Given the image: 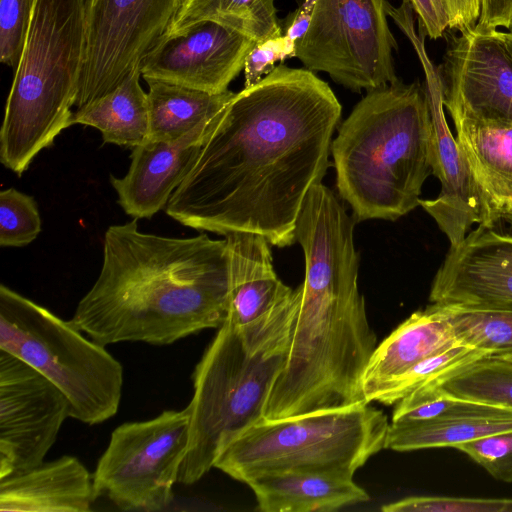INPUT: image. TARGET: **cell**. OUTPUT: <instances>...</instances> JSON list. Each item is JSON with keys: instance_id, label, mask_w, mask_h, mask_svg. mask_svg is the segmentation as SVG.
I'll return each instance as SVG.
<instances>
[{"instance_id": "cell-1", "label": "cell", "mask_w": 512, "mask_h": 512, "mask_svg": "<svg viewBox=\"0 0 512 512\" xmlns=\"http://www.w3.org/2000/svg\"><path fill=\"white\" fill-rule=\"evenodd\" d=\"M341 113L313 71L277 65L218 114L167 215L199 231L251 232L280 248L294 244L303 201L329 167Z\"/></svg>"}, {"instance_id": "cell-12", "label": "cell", "mask_w": 512, "mask_h": 512, "mask_svg": "<svg viewBox=\"0 0 512 512\" xmlns=\"http://www.w3.org/2000/svg\"><path fill=\"white\" fill-rule=\"evenodd\" d=\"M67 417L61 390L0 349V478L42 463Z\"/></svg>"}, {"instance_id": "cell-38", "label": "cell", "mask_w": 512, "mask_h": 512, "mask_svg": "<svg viewBox=\"0 0 512 512\" xmlns=\"http://www.w3.org/2000/svg\"><path fill=\"white\" fill-rule=\"evenodd\" d=\"M500 38L502 39L506 49L512 57V30L508 32L498 31Z\"/></svg>"}, {"instance_id": "cell-10", "label": "cell", "mask_w": 512, "mask_h": 512, "mask_svg": "<svg viewBox=\"0 0 512 512\" xmlns=\"http://www.w3.org/2000/svg\"><path fill=\"white\" fill-rule=\"evenodd\" d=\"M189 430L188 406L115 428L92 474L97 497L105 495L125 511L166 509L188 449Z\"/></svg>"}, {"instance_id": "cell-6", "label": "cell", "mask_w": 512, "mask_h": 512, "mask_svg": "<svg viewBox=\"0 0 512 512\" xmlns=\"http://www.w3.org/2000/svg\"><path fill=\"white\" fill-rule=\"evenodd\" d=\"M84 0H36L0 131V159L17 175L72 125L84 59Z\"/></svg>"}, {"instance_id": "cell-13", "label": "cell", "mask_w": 512, "mask_h": 512, "mask_svg": "<svg viewBox=\"0 0 512 512\" xmlns=\"http://www.w3.org/2000/svg\"><path fill=\"white\" fill-rule=\"evenodd\" d=\"M436 78L451 117L512 125V57L498 30L453 36Z\"/></svg>"}, {"instance_id": "cell-22", "label": "cell", "mask_w": 512, "mask_h": 512, "mask_svg": "<svg viewBox=\"0 0 512 512\" xmlns=\"http://www.w3.org/2000/svg\"><path fill=\"white\" fill-rule=\"evenodd\" d=\"M263 512H329L367 502L353 475L289 471L259 475L246 483Z\"/></svg>"}, {"instance_id": "cell-20", "label": "cell", "mask_w": 512, "mask_h": 512, "mask_svg": "<svg viewBox=\"0 0 512 512\" xmlns=\"http://www.w3.org/2000/svg\"><path fill=\"white\" fill-rule=\"evenodd\" d=\"M460 344L436 305L415 311L375 348L362 377L364 401L417 363Z\"/></svg>"}, {"instance_id": "cell-23", "label": "cell", "mask_w": 512, "mask_h": 512, "mask_svg": "<svg viewBox=\"0 0 512 512\" xmlns=\"http://www.w3.org/2000/svg\"><path fill=\"white\" fill-rule=\"evenodd\" d=\"M451 118L490 210V224L497 213L512 207V125Z\"/></svg>"}, {"instance_id": "cell-35", "label": "cell", "mask_w": 512, "mask_h": 512, "mask_svg": "<svg viewBox=\"0 0 512 512\" xmlns=\"http://www.w3.org/2000/svg\"><path fill=\"white\" fill-rule=\"evenodd\" d=\"M417 15L419 27L430 39L441 38L450 27L447 0H404Z\"/></svg>"}, {"instance_id": "cell-15", "label": "cell", "mask_w": 512, "mask_h": 512, "mask_svg": "<svg viewBox=\"0 0 512 512\" xmlns=\"http://www.w3.org/2000/svg\"><path fill=\"white\" fill-rule=\"evenodd\" d=\"M429 301L512 309V236L480 224L450 246L432 281Z\"/></svg>"}, {"instance_id": "cell-7", "label": "cell", "mask_w": 512, "mask_h": 512, "mask_svg": "<svg viewBox=\"0 0 512 512\" xmlns=\"http://www.w3.org/2000/svg\"><path fill=\"white\" fill-rule=\"evenodd\" d=\"M386 414L370 403L260 420L219 451L214 467L247 483L268 473L332 472L353 475L385 448Z\"/></svg>"}, {"instance_id": "cell-33", "label": "cell", "mask_w": 512, "mask_h": 512, "mask_svg": "<svg viewBox=\"0 0 512 512\" xmlns=\"http://www.w3.org/2000/svg\"><path fill=\"white\" fill-rule=\"evenodd\" d=\"M493 478L512 483V430L455 446Z\"/></svg>"}, {"instance_id": "cell-16", "label": "cell", "mask_w": 512, "mask_h": 512, "mask_svg": "<svg viewBox=\"0 0 512 512\" xmlns=\"http://www.w3.org/2000/svg\"><path fill=\"white\" fill-rule=\"evenodd\" d=\"M431 112V167L441 184L434 199L419 205L435 220L450 246L460 243L474 225H488L490 210L465 151L447 124L437 78L427 85Z\"/></svg>"}, {"instance_id": "cell-24", "label": "cell", "mask_w": 512, "mask_h": 512, "mask_svg": "<svg viewBox=\"0 0 512 512\" xmlns=\"http://www.w3.org/2000/svg\"><path fill=\"white\" fill-rule=\"evenodd\" d=\"M135 68L115 89L73 112L72 125L98 129L105 143L136 147L150 138L148 96Z\"/></svg>"}, {"instance_id": "cell-3", "label": "cell", "mask_w": 512, "mask_h": 512, "mask_svg": "<svg viewBox=\"0 0 512 512\" xmlns=\"http://www.w3.org/2000/svg\"><path fill=\"white\" fill-rule=\"evenodd\" d=\"M226 240L143 233L137 219L108 227L103 262L68 321L101 344L168 345L228 317Z\"/></svg>"}, {"instance_id": "cell-21", "label": "cell", "mask_w": 512, "mask_h": 512, "mask_svg": "<svg viewBox=\"0 0 512 512\" xmlns=\"http://www.w3.org/2000/svg\"><path fill=\"white\" fill-rule=\"evenodd\" d=\"M512 430V408L455 397L440 415L419 422L390 423L385 448L398 452L455 448Z\"/></svg>"}, {"instance_id": "cell-39", "label": "cell", "mask_w": 512, "mask_h": 512, "mask_svg": "<svg viewBox=\"0 0 512 512\" xmlns=\"http://www.w3.org/2000/svg\"><path fill=\"white\" fill-rule=\"evenodd\" d=\"M497 358H501V359L512 361V353L511 354L497 356Z\"/></svg>"}, {"instance_id": "cell-17", "label": "cell", "mask_w": 512, "mask_h": 512, "mask_svg": "<svg viewBox=\"0 0 512 512\" xmlns=\"http://www.w3.org/2000/svg\"><path fill=\"white\" fill-rule=\"evenodd\" d=\"M216 117L179 139H149L133 148L126 175L121 178L110 176L117 202L127 215L134 219L151 218L166 207L189 172Z\"/></svg>"}, {"instance_id": "cell-36", "label": "cell", "mask_w": 512, "mask_h": 512, "mask_svg": "<svg viewBox=\"0 0 512 512\" xmlns=\"http://www.w3.org/2000/svg\"><path fill=\"white\" fill-rule=\"evenodd\" d=\"M512 28V0H481V11L475 28L493 31Z\"/></svg>"}, {"instance_id": "cell-19", "label": "cell", "mask_w": 512, "mask_h": 512, "mask_svg": "<svg viewBox=\"0 0 512 512\" xmlns=\"http://www.w3.org/2000/svg\"><path fill=\"white\" fill-rule=\"evenodd\" d=\"M225 240L229 260L227 319L243 326L265 315L294 289L278 278L271 244L264 236L236 231L226 234Z\"/></svg>"}, {"instance_id": "cell-32", "label": "cell", "mask_w": 512, "mask_h": 512, "mask_svg": "<svg viewBox=\"0 0 512 512\" xmlns=\"http://www.w3.org/2000/svg\"><path fill=\"white\" fill-rule=\"evenodd\" d=\"M36 0H0V60L17 68Z\"/></svg>"}, {"instance_id": "cell-31", "label": "cell", "mask_w": 512, "mask_h": 512, "mask_svg": "<svg viewBox=\"0 0 512 512\" xmlns=\"http://www.w3.org/2000/svg\"><path fill=\"white\" fill-rule=\"evenodd\" d=\"M384 512H512L511 498L411 496L381 507Z\"/></svg>"}, {"instance_id": "cell-37", "label": "cell", "mask_w": 512, "mask_h": 512, "mask_svg": "<svg viewBox=\"0 0 512 512\" xmlns=\"http://www.w3.org/2000/svg\"><path fill=\"white\" fill-rule=\"evenodd\" d=\"M450 27L459 32L474 27L480 17L481 0H447Z\"/></svg>"}, {"instance_id": "cell-30", "label": "cell", "mask_w": 512, "mask_h": 512, "mask_svg": "<svg viewBox=\"0 0 512 512\" xmlns=\"http://www.w3.org/2000/svg\"><path fill=\"white\" fill-rule=\"evenodd\" d=\"M41 219L34 198L14 188L0 192V245L21 247L36 239Z\"/></svg>"}, {"instance_id": "cell-14", "label": "cell", "mask_w": 512, "mask_h": 512, "mask_svg": "<svg viewBox=\"0 0 512 512\" xmlns=\"http://www.w3.org/2000/svg\"><path fill=\"white\" fill-rule=\"evenodd\" d=\"M254 40L213 21L196 23L166 36L143 58V78L157 79L210 93L228 90L244 69Z\"/></svg>"}, {"instance_id": "cell-27", "label": "cell", "mask_w": 512, "mask_h": 512, "mask_svg": "<svg viewBox=\"0 0 512 512\" xmlns=\"http://www.w3.org/2000/svg\"><path fill=\"white\" fill-rule=\"evenodd\" d=\"M434 305L451 324L461 344L483 350L490 357L512 353L511 308Z\"/></svg>"}, {"instance_id": "cell-18", "label": "cell", "mask_w": 512, "mask_h": 512, "mask_svg": "<svg viewBox=\"0 0 512 512\" xmlns=\"http://www.w3.org/2000/svg\"><path fill=\"white\" fill-rule=\"evenodd\" d=\"M96 498L93 475L73 456L0 478L1 512H87Z\"/></svg>"}, {"instance_id": "cell-5", "label": "cell", "mask_w": 512, "mask_h": 512, "mask_svg": "<svg viewBox=\"0 0 512 512\" xmlns=\"http://www.w3.org/2000/svg\"><path fill=\"white\" fill-rule=\"evenodd\" d=\"M301 286L257 320L238 326L226 319L195 366L189 443L178 482L199 481L221 448L263 419V410L286 365Z\"/></svg>"}, {"instance_id": "cell-29", "label": "cell", "mask_w": 512, "mask_h": 512, "mask_svg": "<svg viewBox=\"0 0 512 512\" xmlns=\"http://www.w3.org/2000/svg\"><path fill=\"white\" fill-rule=\"evenodd\" d=\"M485 357L490 355L483 350L463 344L457 345L417 363L389 380L370 396L367 403L396 404L428 382Z\"/></svg>"}, {"instance_id": "cell-11", "label": "cell", "mask_w": 512, "mask_h": 512, "mask_svg": "<svg viewBox=\"0 0 512 512\" xmlns=\"http://www.w3.org/2000/svg\"><path fill=\"white\" fill-rule=\"evenodd\" d=\"M185 0H84L85 48L75 106L115 89L166 35Z\"/></svg>"}, {"instance_id": "cell-34", "label": "cell", "mask_w": 512, "mask_h": 512, "mask_svg": "<svg viewBox=\"0 0 512 512\" xmlns=\"http://www.w3.org/2000/svg\"><path fill=\"white\" fill-rule=\"evenodd\" d=\"M295 50V44L284 32L280 36L257 43L245 59L244 88L259 83L275 69L277 61L295 57Z\"/></svg>"}, {"instance_id": "cell-9", "label": "cell", "mask_w": 512, "mask_h": 512, "mask_svg": "<svg viewBox=\"0 0 512 512\" xmlns=\"http://www.w3.org/2000/svg\"><path fill=\"white\" fill-rule=\"evenodd\" d=\"M387 13L385 0H315L295 57L353 92L393 84L398 45Z\"/></svg>"}, {"instance_id": "cell-8", "label": "cell", "mask_w": 512, "mask_h": 512, "mask_svg": "<svg viewBox=\"0 0 512 512\" xmlns=\"http://www.w3.org/2000/svg\"><path fill=\"white\" fill-rule=\"evenodd\" d=\"M0 349L57 386L68 399L70 417L94 425L117 413L123 387L121 363L104 345L3 284Z\"/></svg>"}, {"instance_id": "cell-28", "label": "cell", "mask_w": 512, "mask_h": 512, "mask_svg": "<svg viewBox=\"0 0 512 512\" xmlns=\"http://www.w3.org/2000/svg\"><path fill=\"white\" fill-rule=\"evenodd\" d=\"M430 382L454 397L512 408L509 360L485 357Z\"/></svg>"}, {"instance_id": "cell-2", "label": "cell", "mask_w": 512, "mask_h": 512, "mask_svg": "<svg viewBox=\"0 0 512 512\" xmlns=\"http://www.w3.org/2000/svg\"><path fill=\"white\" fill-rule=\"evenodd\" d=\"M356 222L327 186H311L295 229L305 279L289 356L264 420L365 402L362 377L378 343L358 287Z\"/></svg>"}, {"instance_id": "cell-25", "label": "cell", "mask_w": 512, "mask_h": 512, "mask_svg": "<svg viewBox=\"0 0 512 512\" xmlns=\"http://www.w3.org/2000/svg\"><path fill=\"white\" fill-rule=\"evenodd\" d=\"M149 90L150 138L173 141L213 120L236 93H210L157 79H146Z\"/></svg>"}, {"instance_id": "cell-4", "label": "cell", "mask_w": 512, "mask_h": 512, "mask_svg": "<svg viewBox=\"0 0 512 512\" xmlns=\"http://www.w3.org/2000/svg\"><path fill=\"white\" fill-rule=\"evenodd\" d=\"M427 87L400 80L368 91L332 141L336 187L357 221H395L419 205L432 173Z\"/></svg>"}, {"instance_id": "cell-26", "label": "cell", "mask_w": 512, "mask_h": 512, "mask_svg": "<svg viewBox=\"0 0 512 512\" xmlns=\"http://www.w3.org/2000/svg\"><path fill=\"white\" fill-rule=\"evenodd\" d=\"M274 1L185 0L164 37L202 21H213L261 43L283 33Z\"/></svg>"}]
</instances>
